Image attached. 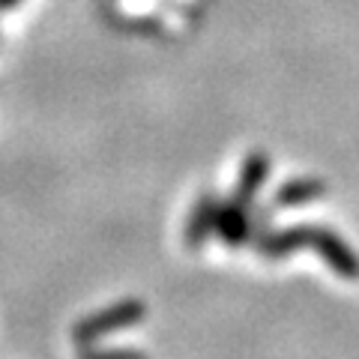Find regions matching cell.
Segmentation results:
<instances>
[{
	"label": "cell",
	"instance_id": "cell-1",
	"mask_svg": "<svg viewBox=\"0 0 359 359\" xmlns=\"http://www.w3.org/2000/svg\"><path fill=\"white\" fill-rule=\"evenodd\" d=\"M144 318V306L135 299H123V302H114V306H108L102 311H93L87 314L84 320L75 323V339L81 344H90L96 339H102V335H111L117 330H129L135 327Z\"/></svg>",
	"mask_w": 359,
	"mask_h": 359
},
{
	"label": "cell",
	"instance_id": "cell-2",
	"mask_svg": "<svg viewBox=\"0 0 359 359\" xmlns=\"http://www.w3.org/2000/svg\"><path fill=\"white\" fill-rule=\"evenodd\" d=\"M78 359H147L135 351H96V347H81Z\"/></svg>",
	"mask_w": 359,
	"mask_h": 359
},
{
	"label": "cell",
	"instance_id": "cell-3",
	"mask_svg": "<svg viewBox=\"0 0 359 359\" xmlns=\"http://www.w3.org/2000/svg\"><path fill=\"white\" fill-rule=\"evenodd\" d=\"M18 0H0V9H9V6H15Z\"/></svg>",
	"mask_w": 359,
	"mask_h": 359
}]
</instances>
